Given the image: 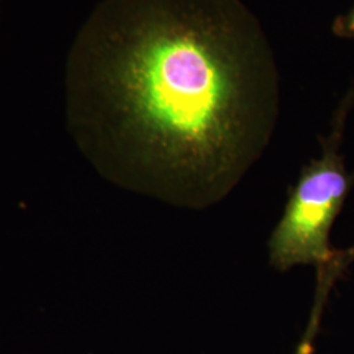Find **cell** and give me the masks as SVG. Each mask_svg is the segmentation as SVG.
Wrapping results in <instances>:
<instances>
[{
	"instance_id": "1",
	"label": "cell",
	"mask_w": 354,
	"mask_h": 354,
	"mask_svg": "<svg viewBox=\"0 0 354 354\" xmlns=\"http://www.w3.org/2000/svg\"><path fill=\"white\" fill-rule=\"evenodd\" d=\"M64 75L89 158L192 209L223 200L277 125L274 51L243 0H100Z\"/></svg>"
},
{
	"instance_id": "2",
	"label": "cell",
	"mask_w": 354,
	"mask_h": 354,
	"mask_svg": "<svg viewBox=\"0 0 354 354\" xmlns=\"http://www.w3.org/2000/svg\"><path fill=\"white\" fill-rule=\"evenodd\" d=\"M353 105L352 87L333 114L328 136L319 138L320 158L302 168L283 214L270 235L269 261L279 272L297 266L319 269L340 253L330 247L329 234L354 183L340 153L346 118Z\"/></svg>"
},
{
	"instance_id": "3",
	"label": "cell",
	"mask_w": 354,
	"mask_h": 354,
	"mask_svg": "<svg viewBox=\"0 0 354 354\" xmlns=\"http://www.w3.org/2000/svg\"><path fill=\"white\" fill-rule=\"evenodd\" d=\"M345 266L342 263H333L330 266H324L317 270V292H315V301L313 306L311 317L308 320L307 328L304 332V337L297 346V351L294 354H314V340L317 337V330L320 327L322 315L324 311L326 304L328 301L329 292L332 290L336 281L345 272Z\"/></svg>"
},
{
	"instance_id": "4",
	"label": "cell",
	"mask_w": 354,
	"mask_h": 354,
	"mask_svg": "<svg viewBox=\"0 0 354 354\" xmlns=\"http://www.w3.org/2000/svg\"><path fill=\"white\" fill-rule=\"evenodd\" d=\"M330 29L336 37L354 41V4L333 20Z\"/></svg>"
}]
</instances>
